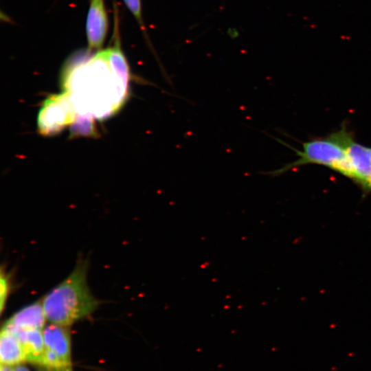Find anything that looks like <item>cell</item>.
Returning a JSON list of instances; mask_svg holds the SVG:
<instances>
[{
  "label": "cell",
  "mask_w": 371,
  "mask_h": 371,
  "mask_svg": "<svg viewBox=\"0 0 371 371\" xmlns=\"http://www.w3.org/2000/svg\"><path fill=\"white\" fill-rule=\"evenodd\" d=\"M345 177L359 186L364 191L371 192V147L355 141L348 145V161Z\"/></svg>",
  "instance_id": "5"
},
{
  "label": "cell",
  "mask_w": 371,
  "mask_h": 371,
  "mask_svg": "<svg viewBox=\"0 0 371 371\" xmlns=\"http://www.w3.org/2000/svg\"><path fill=\"white\" fill-rule=\"evenodd\" d=\"M345 127L324 137L304 142L301 150H296L297 160L273 170L269 174L278 175L293 168L308 164L325 166L343 175L347 158V148L352 138Z\"/></svg>",
  "instance_id": "3"
},
{
  "label": "cell",
  "mask_w": 371,
  "mask_h": 371,
  "mask_svg": "<svg viewBox=\"0 0 371 371\" xmlns=\"http://www.w3.org/2000/svg\"><path fill=\"white\" fill-rule=\"evenodd\" d=\"M88 263L79 262L72 272L47 293L41 301L45 315L51 323L68 326L93 313L99 301L87 283Z\"/></svg>",
  "instance_id": "2"
},
{
  "label": "cell",
  "mask_w": 371,
  "mask_h": 371,
  "mask_svg": "<svg viewBox=\"0 0 371 371\" xmlns=\"http://www.w3.org/2000/svg\"><path fill=\"white\" fill-rule=\"evenodd\" d=\"M76 116L74 104L66 93L51 95L40 109L38 132L45 136L54 135L71 125Z\"/></svg>",
  "instance_id": "4"
},
{
  "label": "cell",
  "mask_w": 371,
  "mask_h": 371,
  "mask_svg": "<svg viewBox=\"0 0 371 371\" xmlns=\"http://www.w3.org/2000/svg\"><path fill=\"white\" fill-rule=\"evenodd\" d=\"M46 316L41 302H35L21 308L12 315L3 328L8 330H41Z\"/></svg>",
  "instance_id": "8"
},
{
  "label": "cell",
  "mask_w": 371,
  "mask_h": 371,
  "mask_svg": "<svg viewBox=\"0 0 371 371\" xmlns=\"http://www.w3.org/2000/svg\"><path fill=\"white\" fill-rule=\"evenodd\" d=\"M95 133L93 118L77 114L71 125V136H93Z\"/></svg>",
  "instance_id": "11"
},
{
  "label": "cell",
  "mask_w": 371,
  "mask_h": 371,
  "mask_svg": "<svg viewBox=\"0 0 371 371\" xmlns=\"http://www.w3.org/2000/svg\"><path fill=\"white\" fill-rule=\"evenodd\" d=\"M10 291V280L5 271L1 269L0 275V310L3 313Z\"/></svg>",
  "instance_id": "13"
},
{
  "label": "cell",
  "mask_w": 371,
  "mask_h": 371,
  "mask_svg": "<svg viewBox=\"0 0 371 371\" xmlns=\"http://www.w3.org/2000/svg\"><path fill=\"white\" fill-rule=\"evenodd\" d=\"M12 371H29L25 367L21 366H12Z\"/></svg>",
  "instance_id": "14"
},
{
  "label": "cell",
  "mask_w": 371,
  "mask_h": 371,
  "mask_svg": "<svg viewBox=\"0 0 371 371\" xmlns=\"http://www.w3.org/2000/svg\"><path fill=\"white\" fill-rule=\"evenodd\" d=\"M117 27L112 46L91 56H75L64 67L62 87L78 115L102 120L115 114L126 102L130 71Z\"/></svg>",
  "instance_id": "1"
},
{
  "label": "cell",
  "mask_w": 371,
  "mask_h": 371,
  "mask_svg": "<svg viewBox=\"0 0 371 371\" xmlns=\"http://www.w3.org/2000/svg\"><path fill=\"white\" fill-rule=\"evenodd\" d=\"M67 327L52 323L44 328L43 335L45 348L52 351L70 369L71 337Z\"/></svg>",
  "instance_id": "7"
},
{
  "label": "cell",
  "mask_w": 371,
  "mask_h": 371,
  "mask_svg": "<svg viewBox=\"0 0 371 371\" xmlns=\"http://www.w3.org/2000/svg\"><path fill=\"white\" fill-rule=\"evenodd\" d=\"M109 27L104 0H91L88 10L86 33L89 51L101 49Z\"/></svg>",
  "instance_id": "6"
},
{
  "label": "cell",
  "mask_w": 371,
  "mask_h": 371,
  "mask_svg": "<svg viewBox=\"0 0 371 371\" xmlns=\"http://www.w3.org/2000/svg\"><path fill=\"white\" fill-rule=\"evenodd\" d=\"M6 330L14 333L20 340L25 353L26 361L41 364L45 350L43 335L41 330Z\"/></svg>",
  "instance_id": "9"
},
{
  "label": "cell",
  "mask_w": 371,
  "mask_h": 371,
  "mask_svg": "<svg viewBox=\"0 0 371 371\" xmlns=\"http://www.w3.org/2000/svg\"><path fill=\"white\" fill-rule=\"evenodd\" d=\"M128 10L132 13L137 21L141 30L144 32L146 39L149 42L144 25L141 0H123ZM150 43V42H149Z\"/></svg>",
  "instance_id": "12"
},
{
  "label": "cell",
  "mask_w": 371,
  "mask_h": 371,
  "mask_svg": "<svg viewBox=\"0 0 371 371\" xmlns=\"http://www.w3.org/2000/svg\"><path fill=\"white\" fill-rule=\"evenodd\" d=\"M1 363L6 366H17L26 361L22 344L17 336L2 328L0 337Z\"/></svg>",
  "instance_id": "10"
},
{
  "label": "cell",
  "mask_w": 371,
  "mask_h": 371,
  "mask_svg": "<svg viewBox=\"0 0 371 371\" xmlns=\"http://www.w3.org/2000/svg\"><path fill=\"white\" fill-rule=\"evenodd\" d=\"M1 371H12V366L1 364Z\"/></svg>",
  "instance_id": "15"
}]
</instances>
